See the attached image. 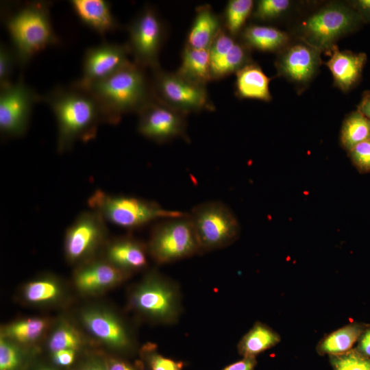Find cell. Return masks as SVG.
<instances>
[{
	"label": "cell",
	"mask_w": 370,
	"mask_h": 370,
	"mask_svg": "<svg viewBox=\"0 0 370 370\" xmlns=\"http://www.w3.org/2000/svg\"><path fill=\"white\" fill-rule=\"evenodd\" d=\"M53 111L58 126L57 151L64 153L77 141L86 143L97 135L98 126L108 123L102 106L86 88L75 82L58 86L42 96Z\"/></svg>",
	"instance_id": "obj_1"
},
{
	"label": "cell",
	"mask_w": 370,
	"mask_h": 370,
	"mask_svg": "<svg viewBox=\"0 0 370 370\" xmlns=\"http://www.w3.org/2000/svg\"><path fill=\"white\" fill-rule=\"evenodd\" d=\"M84 88L99 102L110 124L119 123L124 114H138L155 99L145 69L131 61L111 75Z\"/></svg>",
	"instance_id": "obj_2"
},
{
	"label": "cell",
	"mask_w": 370,
	"mask_h": 370,
	"mask_svg": "<svg viewBox=\"0 0 370 370\" xmlns=\"http://www.w3.org/2000/svg\"><path fill=\"white\" fill-rule=\"evenodd\" d=\"M49 7L47 1H30L8 12L4 18L18 64L22 67L38 53L60 42Z\"/></svg>",
	"instance_id": "obj_3"
},
{
	"label": "cell",
	"mask_w": 370,
	"mask_h": 370,
	"mask_svg": "<svg viewBox=\"0 0 370 370\" xmlns=\"http://www.w3.org/2000/svg\"><path fill=\"white\" fill-rule=\"evenodd\" d=\"M364 24L348 1L329 2L307 16L298 25L297 38L321 53H329L336 42Z\"/></svg>",
	"instance_id": "obj_4"
},
{
	"label": "cell",
	"mask_w": 370,
	"mask_h": 370,
	"mask_svg": "<svg viewBox=\"0 0 370 370\" xmlns=\"http://www.w3.org/2000/svg\"><path fill=\"white\" fill-rule=\"evenodd\" d=\"M91 210L106 221L125 229H136L152 221L182 217L187 214L163 208L156 201L127 195H111L95 190L88 199Z\"/></svg>",
	"instance_id": "obj_5"
},
{
	"label": "cell",
	"mask_w": 370,
	"mask_h": 370,
	"mask_svg": "<svg viewBox=\"0 0 370 370\" xmlns=\"http://www.w3.org/2000/svg\"><path fill=\"white\" fill-rule=\"evenodd\" d=\"M188 217L192 223L201 252L221 249L235 241L239 223L231 210L219 201H208L194 206Z\"/></svg>",
	"instance_id": "obj_6"
},
{
	"label": "cell",
	"mask_w": 370,
	"mask_h": 370,
	"mask_svg": "<svg viewBox=\"0 0 370 370\" xmlns=\"http://www.w3.org/2000/svg\"><path fill=\"white\" fill-rule=\"evenodd\" d=\"M130 306L151 321L167 324L176 322L181 311L177 288L156 272L149 274L133 290Z\"/></svg>",
	"instance_id": "obj_7"
},
{
	"label": "cell",
	"mask_w": 370,
	"mask_h": 370,
	"mask_svg": "<svg viewBox=\"0 0 370 370\" xmlns=\"http://www.w3.org/2000/svg\"><path fill=\"white\" fill-rule=\"evenodd\" d=\"M151 77L155 99L159 102L186 115L203 111H214L206 86L196 84L175 72L158 66Z\"/></svg>",
	"instance_id": "obj_8"
},
{
	"label": "cell",
	"mask_w": 370,
	"mask_h": 370,
	"mask_svg": "<svg viewBox=\"0 0 370 370\" xmlns=\"http://www.w3.org/2000/svg\"><path fill=\"white\" fill-rule=\"evenodd\" d=\"M150 256L158 264H166L201 253L188 217L163 219L153 227L147 245Z\"/></svg>",
	"instance_id": "obj_9"
},
{
	"label": "cell",
	"mask_w": 370,
	"mask_h": 370,
	"mask_svg": "<svg viewBox=\"0 0 370 370\" xmlns=\"http://www.w3.org/2000/svg\"><path fill=\"white\" fill-rule=\"evenodd\" d=\"M126 42L134 62L144 69L158 66L159 55L167 36L166 25L151 5L144 7L127 26Z\"/></svg>",
	"instance_id": "obj_10"
},
{
	"label": "cell",
	"mask_w": 370,
	"mask_h": 370,
	"mask_svg": "<svg viewBox=\"0 0 370 370\" xmlns=\"http://www.w3.org/2000/svg\"><path fill=\"white\" fill-rule=\"evenodd\" d=\"M42 101L22 77L0 88V131L7 137H19L27 131L34 105Z\"/></svg>",
	"instance_id": "obj_11"
},
{
	"label": "cell",
	"mask_w": 370,
	"mask_h": 370,
	"mask_svg": "<svg viewBox=\"0 0 370 370\" xmlns=\"http://www.w3.org/2000/svg\"><path fill=\"white\" fill-rule=\"evenodd\" d=\"M106 221L92 210L79 214L68 227L64 238V252L73 264L84 263L92 259L105 245L107 236Z\"/></svg>",
	"instance_id": "obj_12"
},
{
	"label": "cell",
	"mask_w": 370,
	"mask_h": 370,
	"mask_svg": "<svg viewBox=\"0 0 370 370\" xmlns=\"http://www.w3.org/2000/svg\"><path fill=\"white\" fill-rule=\"evenodd\" d=\"M140 134L158 143L186 137L187 116L156 99L138 114Z\"/></svg>",
	"instance_id": "obj_13"
},
{
	"label": "cell",
	"mask_w": 370,
	"mask_h": 370,
	"mask_svg": "<svg viewBox=\"0 0 370 370\" xmlns=\"http://www.w3.org/2000/svg\"><path fill=\"white\" fill-rule=\"evenodd\" d=\"M321 53L300 39L291 41L278 53L275 62L278 76L295 85H307L317 73L321 64Z\"/></svg>",
	"instance_id": "obj_14"
},
{
	"label": "cell",
	"mask_w": 370,
	"mask_h": 370,
	"mask_svg": "<svg viewBox=\"0 0 370 370\" xmlns=\"http://www.w3.org/2000/svg\"><path fill=\"white\" fill-rule=\"evenodd\" d=\"M128 54L126 43L103 42L88 48L83 59L82 77L75 82L87 87L111 75L130 61Z\"/></svg>",
	"instance_id": "obj_15"
},
{
	"label": "cell",
	"mask_w": 370,
	"mask_h": 370,
	"mask_svg": "<svg viewBox=\"0 0 370 370\" xmlns=\"http://www.w3.org/2000/svg\"><path fill=\"white\" fill-rule=\"evenodd\" d=\"M251 49L239 38L221 29L209 49L212 80L236 73L251 62Z\"/></svg>",
	"instance_id": "obj_16"
},
{
	"label": "cell",
	"mask_w": 370,
	"mask_h": 370,
	"mask_svg": "<svg viewBox=\"0 0 370 370\" xmlns=\"http://www.w3.org/2000/svg\"><path fill=\"white\" fill-rule=\"evenodd\" d=\"M130 273L106 259H91L82 263L78 268L74 280L80 292L94 294L121 283L127 278Z\"/></svg>",
	"instance_id": "obj_17"
},
{
	"label": "cell",
	"mask_w": 370,
	"mask_h": 370,
	"mask_svg": "<svg viewBox=\"0 0 370 370\" xmlns=\"http://www.w3.org/2000/svg\"><path fill=\"white\" fill-rule=\"evenodd\" d=\"M81 320L93 336L108 346L123 349L130 345V338L126 328L112 313L90 308L82 313Z\"/></svg>",
	"instance_id": "obj_18"
},
{
	"label": "cell",
	"mask_w": 370,
	"mask_h": 370,
	"mask_svg": "<svg viewBox=\"0 0 370 370\" xmlns=\"http://www.w3.org/2000/svg\"><path fill=\"white\" fill-rule=\"evenodd\" d=\"M330 59L325 62L333 77L334 85L344 92L354 88L360 82L367 62L365 53L341 51L335 45L328 53Z\"/></svg>",
	"instance_id": "obj_19"
},
{
	"label": "cell",
	"mask_w": 370,
	"mask_h": 370,
	"mask_svg": "<svg viewBox=\"0 0 370 370\" xmlns=\"http://www.w3.org/2000/svg\"><path fill=\"white\" fill-rule=\"evenodd\" d=\"M147 245L128 236L109 243L105 249V259L116 267L131 273L147 265Z\"/></svg>",
	"instance_id": "obj_20"
},
{
	"label": "cell",
	"mask_w": 370,
	"mask_h": 370,
	"mask_svg": "<svg viewBox=\"0 0 370 370\" xmlns=\"http://www.w3.org/2000/svg\"><path fill=\"white\" fill-rule=\"evenodd\" d=\"M69 3L82 23L101 36L119 27L107 1L71 0Z\"/></svg>",
	"instance_id": "obj_21"
},
{
	"label": "cell",
	"mask_w": 370,
	"mask_h": 370,
	"mask_svg": "<svg viewBox=\"0 0 370 370\" xmlns=\"http://www.w3.org/2000/svg\"><path fill=\"white\" fill-rule=\"evenodd\" d=\"M222 29L221 15L209 4L196 8L195 14L188 32L185 45L198 49H209Z\"/></svg>",
	"instance_id": "obj_22"
},
{
	"label": "cell",
	"mask_w": 370,
	"mask_h": 370,
	"mask_svg": "<svg viewBox=\"0 0 370 370\" xmlns=\"http://www.w3.org/2000/svg\"><path fill=\"white\" fill-rule=\"evenodd\" d=\"M235 74V95L237 97L258 99L266 102L271 100L270 79L256 62H249Z\"/></svg>",
	"instance_id": "obj_23"
},
{
	"label": "cell",
	"mask_w": 370,
	"mask_h": 370,
	"mask_svg": "<svg viewBox=\"0 0 370 370\" xmlns=\"http://www.w3.org/2000/svg\"><path fill=\"white\" fill-rule=\"evenodd\" d=\"M239 38L251 50L279 52L291 42L289 35L279 29L267 25H246Z\"/></svg>",
	"instance_id": "obj_24"
},
{
	"label": "cell",
	"mask_w": 370,
	"mask_h": 370,
	"mask_svg": "<svg viewBox=\"0 0 370 370\" xmlns=\"http://www.w3.org/2000/svg\"><path fill=\"white\" fill-rule=\"evenodd\" d=\"M369 325L353 322L327 334L318 343L317 352L321 356H336L350 351Z\"/></svg>",
	"instance_id": "obj_25"
},
{
	"label": "cell",
	"mask_w": 370,
	"mask_h": 370,
	"mask_svg": "<svg viewBox=\"0 0 370 370\" xmlns=\"http://www.w3.org/2000/svg\"><path fill=\"white\" fill-rule=\"evenodd\" d=\"M176 72L191 82L206 86L212 81L209 49H194L184 45Z\"/></svg>",
	"instance_id": "obj_26"
},
{
	"label": "cell",
	"mask_w": 370,
	"mask_h": 370,
	"mask_svg": "<svg viewBox=\"0 0 370 370\" xmlns=\"http://www.w3.org/2000/svg\"><path fill=\"white\" fill-rule=\"evenodd\" d=\"M280 334L268 325L256 322L238 343V352L243 357H254L276 345Z\"/></svg>",
	"instance_id": "obj_27"
},
{
	"label": "cell",
	"mask_w": 370,
	"mask_h": 370,
	"mask_svg": "<svg viewBox=\"0 0 370 370\" xmlns=\"http://www.w3.org/2000/svg\"><path fill=\"white\" fill-rule=\"evenodd\" d=\"M370 139V119L359 110L349 113L342 123L340 142L348 152L356 145Z\"/></svg>",
	"instance_id": "obj_28"
},
{
	"label": "cell",
	"mask_w": 370,
	"mask_h": 370,
	"mask_svg": "<svg viewBox=\"0 0 370 370\" xmlns=\"http://www.w3.org/2000/svg\"><path fill=\"white\" fill-rule=\"evenodd\" d=\"M252 0H230L221 15L222 28L235 38H239L251 15L254 7Z\"/></svg>",
	"instance_id": "obj_29"
},
{
	"label": "cell",
	"mask_w": 370,
	"mask_h": 370,
	"mask_svg": "<svg viewBox=\"0 0 370 370\" xmlns=\"http://www.w3.org/2000/svg\"><path fill=\"white\" fill-rule=\"evenodd\" d=\"M48 325L43 318H29L14 322L7 325L1 336L22 343L35 341L45 332Z\"/></svg>",
	"instance_id": "obj_30"
},
{
	"label": "cell",
	"mask_w": 370,
	"mask_h": 370,
	"mask_svg": "<svg viewBox=\"0 0 370 370\" xmlns=\"http://www.w3.org/2000/svg\"><path fill=\"white\" fill-rule=\"evenodd\" d=\"M61 293L58 282L52 279H40L29 282L23 295L26 301L34 304L47 303L57 299Z\"/></svg>",
	"instance_id": "obj_31"
},
{
	"label": "cell",
	"mask_w": 370,
	"mask_h": 370,
	"mask_svg": "<svg viewBox=\"0 0 370 370\" xmlns=\"http://www.w3.org/2000/svg\"><path fill=\"white\" fill-rule=\"evenodd\" d=\"M82 345L79 333L68 323H61L51 335L48 346L52 352L62 349L77 351Z\"/></svg>",
	"instance_id": "obj_32"
},
{
	"label": "cell",
	"mask_w": 370,
	"mask_h": 370,
	"mask_svg": "<svg viewBox=\"0 0 370 370\" xmlns=\"http://www.w3.org/2000/svg\"><path fill=\"white\" fill-rule=\"evenodd\" d=\"M291 4L289 0H259L254 3L251 16L258 21H272L286 13Z\"/></svg>",
	"instance_id": "obj_33"
},
{
	"label": "cell",
	"mask_w": 370,
	"mask_h": 370,
	"mask_svg": "<svg viewBox=\"0 0 370 370\" xmlns=\"http://www.w3.org/2000/svg\"><path fill=\"white\" fill-rule=\"evenodd\" d=\"M333 370H370V358L354 349L340 355L330 356Z\"/></svg>",
	"instance_id": "obj_34"
},
{
	"label": "cell",
	"mask_w": 370,
	"mask_h": 370,
	"mask_svg": "<svg viewBox=\"0 0 370 370\" xmlns=\"http://www.w3.org/2000/svg\"><path fill=\"white\" fill-rule=\"evenodd\" d=\"M143 357L150 370H183L184 363L166 358L156 351L154 345H147L143 349Z\"/></svg>",
	"instance_id": "obj_35"
},
{
	"label": "cell",
	"mask_w": 370,
	"mask_h": 370,
	"mask_svg": "<svg viewBox=\"0 0 370 370\" xmlns=\"http://www.w3.org/2000/svg\"><path fill=\"white\" fill-rule=\"evenodd\" d=\"M21 358L19 349L8 338L3 336L0 340V370H16Z\"/></svg>",
	"instance_id": "obj_36"
},
{
	"label": "cell",
	"mask_w": 370,
	"mask_h": 370,
	"mask_svg": "<svg viewBox=\"0 0 370 370\" xmlns=\"http://www.w3.org/2000/svg\"><path fill=\"white\" fill-rule=\"evenodd\" d=\"M18 64L16 53L12 47L3 42L0 45V88L11 82L14 67Z\"/></svg>",
	"instance_id": "obj_37"
},
{
	"label": "cell",
	"mask_w": 370,
	"mask_h": 370,
	"mask_svg": "<svg viewBox=\"0 0 370 370\" xmlns=\"http://www.w3.org/2000/svg\"><path fill=\"white\" fill-rule=\"evenodd\" d=\"M347 153L352 163L360 173H370V139L356 145Z\"/></svg>",
	"instance_id": "obj_38"
},
{
	"label": "cell",
	"mask_w": 370,
	"mask_h": 370,
	"mask_svg": "<svg viewBox=\"0 0 370 370\" xmlns=\"http://www.w3.org/2000/svg\"><path fill=\"white\" fill-rule=\"evenodd\" d=\"M348 3L360 15L364 24H370V0H354Z\"/></svg>",
	"instance_id": "obj_39"
},
{
	"label": "cell",
	"mask_w": 370,
	"mask_h": 370,
	"mask_svg": "<svg viewBox=\"0 0 370 370\" xmlns=\"http://www.w3.org/2000/svg\"><path fill=\"white\" fill-rule=\"evenodd\" d=\"M75 352L73 349L58 350L53 352V359L58 365L66 367L73 362Z\"/></svg>",
	"instance_id": "obj_40"
},
{
	"label": "cell",
	"mask_w": 370,
	"mask_h": 370,
	"mask_svg": "<svg viewBox=\"0 0 370 370\" xmlns=\"http://www.w3.org/2000/svg\"><path fill=\"white\" fill-rule=\"evenodd\" d=\"M360 354L370 358V325L363 332L354 348Z\"/></svg>",
	"instance_id": "obj_41"
},
{
	"label": "cell",
	"mask_w": 370,
	"mask_h": 370,
	"mask_svg": "<svg viewBox=\"0 0 370 370\" xmlns=\"http://www.w3.org/2000/svg\"><path fill=\"white\" fill-rule=\"evenodd\" d=\"M257 364L254 357H243V359L232 363L221 370H254Z\"/></svg>",
	"instance_id": "obj_42"
},
{
	"label": "cell",
	"mask_w": 370,
	"mask_h": 370,
	"mask_svg": "<svg viewBox=\"0 0 370 370\" xmlns=\"http://www.w3.org/2000/svg\"><path fill=\"white\" fill-rule=\"evenodd\" d=\"M106 364L108 370H136L132 365L118 359L110 358Z\"/></svg>",
	"instance_id": "obj_43"
},
{
	"label": "cell",
	"mask_w": 370,
	"mask_h": 370,
	"mask_svg": "<svg viewBox=\"0 0 370 370\" xmlns=\"http://www.w3.org/2000/svg\"><path fill=\"white\" fill-rule=\"evenodd\" d=\"M357 110L370 119V90L365 91L362 94Z\"/></svg>",
	"instance_id": "obj_44"
},
{
	"label": "cell",
	"mask_w": 370,
	"mask_h": 370,
	"mask_svg": "<svg viewBox=\"0 0 370 370\" xmlns=\"http://www.w3.org/2000/svg\"><path fill=\"white\" fill-rule=\"evenodd\" d=\"M77 370H108V369L106 362L93 360L82 365Z\"/></svg>",
	"instance_id": "obj_45"
},
{
	"label": "cell",
	"mask_w": 370,
	"mask_h": 370,
	"mask_svg": "<svg viewBox=\"0 0 370 370\" xmlns=\"http://www.w3.org/2000/svg\"><path fill=\"white\" fill-rule=\"evenodd\" d=\"M39 370H55V369H50V368H42V369H40Z\"/></svg>",
	"instance_id": "obj_46"
}]
</instances>
